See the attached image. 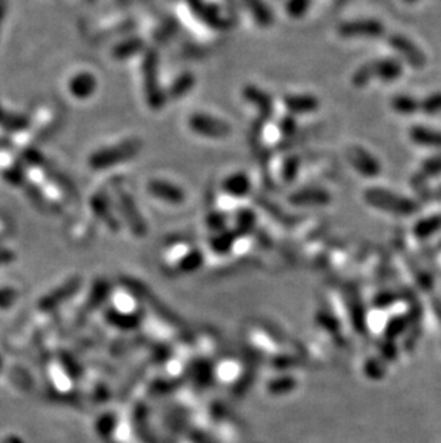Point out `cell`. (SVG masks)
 Instances as JSON below:
<instances>
[{"instance_id": "5", "label": "cell", "mask_w": 441, "mask_h": 443, "mask_svg": "<svg viewBox=\"0 0 441 443\" xmlns=\"http://www.w3.org/2000/svg\"><path fill=\"white\" fill-rule=\"evenodd\" d=\"M284 106L289 115H307L312 114L320 108V101L310 94H291L282 99Z\"/></svg>"}, {"instance_id": "1", "label": "cell", "mask_w": 441, "mask_h": 443, "mask_svg": "<svg viewBox=\"0 0 441 443\" xmlns=\"http://www.w3.org/2000/svg\"><path fill=\"white\" fill-rule=\"evenodd\" d=\"M143 91L148 105L154 109H159L165 103V92L161 91L158 82V55L155 51H148L143 55L142 63Z\"/></svg>"}, {"instance_id": "10", "label": "cell", "mask_w": 441, "mask_h": 443, "mask_svg": "<svg viewBox=\"0 0 441 443\" xmlns=\"http://www.w3.org/2000/svg\"><path fill=\"white\" fill-rule=\"evenodd\" d=\"M242 5L248 9V13L254 19V23H256L260 27H270L274 23L272 12L263 0H242Z\"/></svg>"}, {"instance_id": "7", "label": "cell", "mask_w": 441, "mask_h": 443, "mask_svg": "<svg viewBox=\"0 0 441 443\" xmlns=\"http://www.w3.org/2000/svg\"><path fill=\"white\" fill-rule=\"evenodd\" d=\"M242 95L248 103H251L252 106H255L256 109L260 110V114L264 117V120L272 118V114L275 110L274 109V101L268 94H265L263 89L256 88V86H246L242 92Z\"/></svg>"}, {"instance_id": "9", "label": "cell", "mask_w": 441, "mask_h": 443, "mask_svg": "<svg viewBox=\"0 0 441 443\" xmlns=\"http://www.w3.org/2000/svg\"><path fill=\"white\" fill-rule=\"evenodd\" d=\"M331 197L325 190L321 188H304L294 193L289 197V203L297 207H312V205H325L329 203Z\"/></svg>"}, {"instance_id": "15", "label": "cell", "mask_w": 441, "mask_h": 443, "mask_svg": "<svg viewBox=\"0 0 441 443\" xmlns=\"http://www.w3.org/2000/svg\"><path fill=\"white\" fill-rule=\"evenodd\" d=\"M96 81L89 73H82L77 77L70 84V92L75 94L78 98H88L95 92Z\"/></svg>"}, {"instance_id": "8", "label": "cell", "mask_w": 441, "mask_h": 443, "mask_svg": "<svg viewBox=\"0 0 441 443\" xmlns=\"http://www.w3.org/2000/svg\"><path fill=\"white\" fill-rule=\"evenodd\" d=\"M348 160L351 165L357 169V172L365 176H374L379 174V164L377 161L365 153L361 146H353L348 151Z\"/></svg>"}, {"instance_id": "3", "label": "cell", "mask_w": 441, "mask_h": 443, "mask_svg": "<svg viewBox=\"0 0 441 443\" xmlns=\"http://www.w3.org/2000/svg\"><path fill=\"white\" fill-rule=\"evenodd\" d=\"M188 127L194 134L209 139H224L231 134V127L228 122L204 113L191 115L188 120Z\"/></svg>"}, {"instance_id": "6", "label": "cell", "mask_w": 441, "mask_h": 443, "mask_svg": "<svg viewBox=\"0 0 441 443\" xmlns=\"http://www.w3.org/2000/svg\"><path fill=\"white\" fill-rule=\"evenodd\" d=\"M224 195L228 198H245L249 195L252 190V184L249 176L245 172H234L230 174L220 186Z\"/></svg>"}, {"instance_id": "2", "label": "cell", "mask_w": 441, "mask_h": 443, "mask_svg": "<svg viewBox=\"0 0 441 443\" xmlns=\"http://www.w3.org/2000/svg\"><path fill=\"white\" fill-rule=\"evenodd\" d=\"M140 150V142L136 139H129L125 141L119 145H115L109 150H103L96 153L91 162L93 167L96 168H105V167H112L125 161H129L131 158H133Z\"/></svg>"}, {"instance_id": "13", "label": "cell", "mask_w": 441, "mask_h": 443, "mask_svg": "<svg viewBox=\"0 0 441 443\" xmlns=\"http://www.w3.org/2000/svg\"><path fill=\"white\" fill-rule=\"evenodd\" d=\"M117 200H118V205L121 208V211L126 215V218H131L132 223L136 226V227H142L143 229V223H142V218L139 217V212H138V208H136V204L135 201L132 200V197L125 193L124 190H119L118 191V195H117Z\"/></svg>"}, {"instance_id": "16", "label": "cell", "mask_w": 441, "mask_h": 443, "mask_svg": "<svg viewBox=\"0 0 441 443\" xmlns=\"http://www.w3.org/2000/svg\"><path fill=\"white\" fill-rule=\"evenodd\" d=\"M143 51V42L139 38H131L114 49V58L118 60H124L132 58Z\"/></svg>"}, {"instance_id": "12", "label": "cell", "mask_w": 441, "mask_h": 443, "mask_svg": "<svg viewBox=\"0 0 441 443\" xmlns=\"http://www.w3.org/2000/svg\"><path fill=\"white\" fill-rule=\"evenodd\" d=\"M195 85V77L192 75V73L190 72H185L182 73V75H179L169 86V89L165 92L166 98H171V99H179L182 96H185L191 92V89L194 88Z\"/></svg>"}, {"instance_id": "11", "label": "cell", "mask_w": 441, "mask_h": 443, "mask_svg": "<svg viewBox=\"0 0 441 443\" xmlns=\"http://www.w3.org/2000/svg\"><path fill=\"white\" fill-rule=\"evenodd\" d=\"M381 26L376 22H353L340 26V34L344 38H361V36H376L380 34Z\"/></svg>"}, {"instance_id": "4", "label": "cell", "mask_w": 441, "mask_h": 443, "mask_svg": "<svg viewBox=\"0 0 441 443\" xmlns=\"http://www.w3.org/2000/svg\"><path fill=\"white\" fill-rule=\"evenodd\" d=\"M146 190H148V194L151 197L172 205H179L187 198L185 191L176 186V184H172L166 179H151Z\"/></svg>"}, {"instance_id": "14", "label": "cell", "mask_w": 441, "mask_h": 443, "mask_svg": "<svg viewBox=\"0 0 441 443\" xmlns=\"http://www.w3.org/2000/svg\"><path fill=\"white\" fill-rule=\"evenodd\" d=\"M300 169H301V160L298 157L288 155L282 158L279 164V174H278L279 181L282 184H289L298 175Z\"/></svg>"}, {"instance_id": "17", "label": "cell", "mask_w": 441, "mask_h": 443, "mask_svg": "<svg viewBox=\"0 0 441 443\" xmlns=\"http://www.w3.org/2000/svg\"><path fill=\"white\" fill-rule=\"evenodd\" d=\"M311 0H288L287 13L292 18H303L310 9Z\"/></svg>"}]
</instances>
